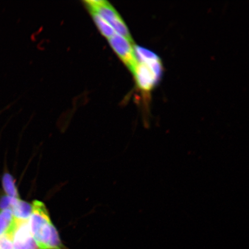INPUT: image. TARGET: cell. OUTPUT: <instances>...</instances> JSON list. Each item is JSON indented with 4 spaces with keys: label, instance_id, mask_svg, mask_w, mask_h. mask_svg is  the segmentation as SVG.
Listing matches in <instances>:
<instances>
[{
    "label": "cell",
    "instance_id": "5",
    "mask_svg": "<svg viewBox=\"0 0 249 249\" xmlns=\"http://www.w3.org/2000/svg\"><path fill=\"white\" fill-rule=\"evenodd\" d=\"M108 40L118 57L132 71L138 63L134 53L132 40L127 39L117 33Z\"/></svg>",
    "mask_w": 249,
    "mask_h": 249
},
{
    "label": "cell",
    "instance_id": "3",
    "mask_svg": "<svg viewBox=\"0 0 249 249\" xmlns=\"http://www.w3.org/2000/svg\"><path fill=\"white\" fill-rule=\"evenodd\" d=\"M132 72L139 88L145 92L150 91L160 79L162 72L161 60L138 62Z\"/></svg>",
    "mask_w": 249,
    "mask_h": 249
},
{
    "label": "cell",
    "instance_id": "1",
    "mask_svg": "<svg viewBox=\"0 0 249 249\" xmlns=\"http://www.w3.org/2000/svg\"><path fill=\"white\" fill-rule=\"evenodd\" d=\"M29 224L31 235L38 249H64L43 202L34 201Z\"/></svg>",
    "mask_w": 249,
    "mask_h": 249
},
{
    "label": "cell",
    "instance_id": "6",
    "mask_svg": "<svg viewBox=\"0 0 249 249\" xmlns=\"http://www.w3.org/2000/svg\"><path fill=\"white\" fill-rule=\"evenodd\" d=\"M15 223V217L10 210L0 211V238L10 234Z\"/></svg>",
    "mask_w": 249,
    "mask_h": 249
},
{
    "label": "cell",
    "instance_id": "7",
    "mask_svg": "<svg viewBox=\"0 0 249 249\" xmlns=\"http://www.w3.org/2000/svg\"><path fill=\"white\" fill-rule=\"evenodd\" d=\"M11 211L16 219L28 220L29 219L32 212V205L18 199L14 206L12 207Z\"/></svg>",
    "mask_w": 249,
    "mask_h": 249
},
{
    "label": "cell",
    "instance_id": "9",
    "mask_svg": "<svg viewBox=\"0 0 249 249\" xmlns=\"http://www.w3.org/2000/svg\"><path fill=\"white\" fill-rule=\"evenodd\" d=\"M2 183L3 188L4 191L10 197L17 198L18 197V192L16 187L13 177L10 174L5 173L2 177Z\"/></svg>",
    "mask_w": 249,
    "mask_h": 249
},
{
    "label": "cell",
    "instance_id": "10",
    "mask_svg": "<svg viewBox=\"0 0 249 249\" xmlns=\"http://www.w3.org/2000/svg\"><path fill=\"white\" fill-rule=\"evenodd\" d=\"M18 198L10 197V196H3L0 198V210H10L14 206Z\"/></svg>",
    "mask_w": 249,
    "mask_h": 249
},
{
    "label": "cell",
    "instance_id": "4",
    "mask_svg": "<svg viewBox=\"0 0 249 249\" xmlns=\"http://www.w3.org/2000/svg\"><path fill=\"white\" fill-rule=\"evenodd\" d=\"M29 220L15 218V223L10 235L14 249H38L30 232Z\"/></svg>",
    "mask_w": 249,
    "mask_h": 249
},
{
    "label": "cell",
    "instance_id": "11",
    "mask_svg": "<svg viewBox=\"0 0 249 249\" xmlns=\"http://www.w3.org/2000/svg\"><path fill=\"white\" fill-rule=\"evenodd\" d=\"M0 249H14L11 239L5 235L0 238Z\"/></svg>",
    "mask_w": 249,
    "mask_h": 249
},
{
    "label": "cell",
    "instance_id": "2",
    "mask_svg": "<svg viewBox=\"0 0 249 249\" xmlns=\"http://www.w3.org/2000/svg\"><path fill=\"white\" fill-rule=\"evenodd\" d=\"M86 5L89 11H94L113 27L115 32L125 37L127 39L132 40L129 31L124 23L123 18L111 5L106 1H86Z\"/></svg>",
    "mask_w": 249,
    "mask_h": 249
},
{
    "label": "cell",
    "instance_id": "8",
    "mask_svg": "<svg viewBox=\"0 0 249 249\" xmlns=\"http://www.w3.org/2000/svg\"><path fill=\"white\" fill-rule=\"evenodd\" d=\"M90 13H91L93 19L94 20L96 26H97L99 30L100 31L103 36L107 37L108 39L116 33L115 32L113 27H112L104 18L101 17L97 12L90 11Z\"/></svg>",
    "mask_w": 249,
    "mask_h": 249
}]
</instances>
